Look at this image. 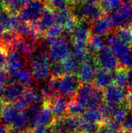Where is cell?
I'll list each match as a JSON object with an SVG mask.
<instances>
[{
	"instance_id": "cell-37",
	"label": "cell",
	"mask_w": 132,
	"mask_h": 133,
	"mask_svg": "<svg viewBox=\"0 0 132 133\" xmlns=\"http://www.w3.org/2000/svg\"><path fill=\"white\" fill-rule=\"evenodd\" d=\"M126 104H128V108H130V110L132 111V92H131V91H129V93L128 94Z\"/></svg>"
},
{
	"instance_id": "cell-46",
	"label": "cell",
	"mask_w": 132,
	"mask_h": 133,
	"mask_svg": "<svg viewBox=\"0 0 132 133\" xmlns=\"http://www.w3.org/2000/svg\"><path fill=\"white\" fill-rule=\"evenodd\" d=\"M131 49H132V45H131Z\"/></svg>"
},
{
	"instance_id": "cell-22",
	"label": "cell",
	"mask_w": 132,
	"mask_h": 133,
	"mask_svg": "<svg viewBox=\"0 0 132 133\" xmlns=\"http://www.w3.org/2000/svg\"><path fill=\"white\" fill-rule=\"evenodd\" d=\"M87 47H88L89 52L95 55L97 52H99L100 50L107 47L106 39L104 40L103 37L92 34L88 41Z\"/></svg>"
},
{
	"instance_id": "cell-17",
	"label": "cell",
	"mask_w": 132,
	"mask_h": 133,
	"mask_svg": "<svg viewBox=\"0 0 132 133\" xmlns=\"http://www.w3.org/2000/svg\"><path fill=\"white\" fill-rule=\"evenodd\" d=\"M114 83L113 72L99 68L97 69L93 85L97 89L103 90Z\"/></svg>"
},
{
	"instance_id": "cell-23",
	"label": "cell",
	"mask_w": 132,
	"mask_h": 133,
	"mask_svg": "<svg viewBox=\"0 0 132 133\" xmlns=\"http://www.w3.org/2000/svg\"><path fill=\"white\" fill-rule=\"evenodd\" d=\"M114 34L115 36L125 44L131 47L132 45V26H127L114 28Z\"/></svg>"
},
{
	"instance_id": "cell-30",
	"label": "cell",
	"mask_w": 132,
	"mask_h": 133,
	"mask_svg": "<svg viewBox=\"0 0 132 133\" xmlns=\"http://www.w3.org/2000/svg\"><path fill=\"white\" fill-rule=\"evenodd\" d=\"M64 32V27L61 25L55 24L51 27L44 34L46 37H61Z\"/></svg>"
},
{
	"instance_id": "cell-34",
	"label": "cell",
	"mask_w": 132,
	"mask_h": 133,
	"mask_svg": "<svg viewBox=\"0 0 132 133\" xmlns=\"http://www.w3.org/2000/svg\"><path fill=\"white\" fill-rule=\"evenodd\" d=\"M49 126L43 125H36L34 128L32 129L33 133H45L47 132Z\"/></svg>"
},
{
	"instance_id": "cell-8",
	"label": "cell",
	"mask_w": 132,
	"mask_h": 133,
	"mask_svg": "<svg viewBox=\"0 0 132 133\" xmlns=\"http://www.w3.org/2000/svg\"><path fill=\"white\" fill-rule=\"evenodd\" d=\"M128 93V89L113 83L103 90L105 103L112 106L125 104Z\"/></svg>"
},
{
	"instance_id": "cell-15",
	"label": "cell",
	"mask_w": 132,
	"mask_h": 133,
	"mask_svg": "<svg viewBox=\"0 0 132 133\" xmlns=\"http://www.w3.org/2000/svg\"><path fill=\"white\" fill-rule=\"evenodd\" d=\"M26 87L23 85L16 83L5 87V90L3 95V101L5 104L16 103L23 95Z\"/></svg>"
},
{
	"instance_id": "cell-3",
	"label": "cell",
	"mask_w": 132,
	"mask_h": 133,
	"mask_svg": "<svg viewBox=\"0 0 132 133\" xmlns=\"http://www.w3.org/2000/svg\"><path fill=\"white\" fill-rule=\"evenodd\" d=\"M51 59L48 54L38 51L30 58V68L33 79L44 82L51 78Z\"/></svg>"
},
{
	"instance_id": "cell-21",
	"label": "cell",
	"mask_w": 132,
	"mask_h": 133,
	"mask_svg": "<svg viewBox=\"0 0 132 133\" xmlns=\"http://www.w3.org/2000/svg\"><path fill=\"white\" fill-rule=\"evenodd\" d=\"M113 78H114V83L128 89V69L122 67L121 65L113 72Z\"/></svg>"
},
{
	"instance_id": "cell-7",
	"label": "cell",
	"mask_w": 132,
	"mask_h": 133,
	"mask_svg": "<svg viewBox=\"0 0 132 133\" xmlns=\"http://www.w3.org/2000/svg\"><path fill=\"white\" fill-rule=\"evenodd\" d=\"M95 56L99 68L114 72L121 66L118 58L108 46L95 54Z\"/></svg>"
},
{
	"instance_id": "cell-25",
	"label": "cell",
	"mask_w": 132,
	"mask_h": 133,
	"mask_svg": "<svg viewBox=\"0 0 132 133\" xmlns=\"http://www.w3.org/2000/svg\"><path fill=\"white\" fill-rule=\"evenodd\" d=\"M54 120L55 119L52 113L51 108L49 106L44 105V108L37 119L36 125H43L46 126H50L52 125Z\"/></svg>"
},
{
	"instance_id": "cell-45",
	"label": "cell",
	"mask_w": 132,
	"mask_h": 133,
	"mask_svg": "<svg viewBox=\"0 0 132 133\" xmlns=\"http://www.w3.org/2000/svg\"><path fill=\"white\" fill-rule=\"evenodd\" d=\"M117 133H128L127 132H125L124 130H123V129H121L120 131H118Z\"/></svg>"
},
{
	"instance_id": "cell-16",
	"label": "cell",
	"mask_w": 132,
	"mask_h": 133,
	"mask_svg": "<svg viewBox=\"0 0 132 133\" xmlns=\"http://www.w3.org/2000/svg\"><path fill=\"white\" fill-rule=\"evenodd\" d=\"M16 32L21 38L26 41H37L39 38L42 37L40 35V34L32 23H26L22 20L16 29Z\"/></svg>"
},
{
	"instance_id": "cell-43",
	"label": "cell",
	"mask_w": 132,
	"mask_h": 133,
	"mask_svg": "<svg viewBox=\"0 0 132 133\" xmlns=\"http://www.w3.org/2000/svg\"><path fill=\"white\" fill-rule=\"evenodd\" d=\"M45 133H55V132H54L51 129V128L49 126V127H48V129H47V132H46Z\"/></svg>"
},
{
	"instance_id": "cell-10",
	"label": "cell",
	"mask_w": 132,
	"mask_h": 133,
	"mask_svg": "<svg viewBox=\"0 0 132 133\" xmlns=\"http://www.w3.org/2000/svg\"><path fill=\"white\" fill-rule=\"evenodd\" d=\"M92 23L87 20L78 21L72 30L71 43L88 44V41L92 35Z\"/></svg>"
},
{
	"instance_id": "cell-40",
	"label": "cell",
	"mask_w": 132,
	"mask_h": 133,
	"mask_svg": "<svg viewBox=\"0 0 132 133\" xmlns=\"http://www.w3.org/2000/svg\"><path fill=\"white\" fill-rule=\"evenodd\" d=\"M4 9H5V7H4V5H3L2 2L1 0H0V13H1Z\"/></svg>"
},
{
	"instance_id": "cell-27",
	"label": "cell",
	"mask_w": 132,
	"mask_h": 133,
	"mask_svg": "<svg viewBox=\"0 0 132 133\" xmlns=\"http://www.w3.org/2000/svg\"><path fill=\"white\" fill-rule=\"evenodd\" d=\"M99 3L106 15L110 14L122 5L121 0H100Z\"/></svg>"
},
{
	"instance_id": "cell-13",
	"label": "cell",
	"mask_w": 132,
	"mask_h": 133,
	"mask_svg": "<svg viewBox=\"0 0 132 133\" xmlns=\"http://www.w3.org/2000/svg\"><path fill=\"white\" fill-rule=\"evenodd\" d=\"M114 27L111 22V19L109 16L103 15L102 17L96 20L92 23L91 26V33L92 34L107 37L110 33L113 32Z\"/></svg>"
},
{
	"instance_id": "cell-32",
	"label": "cell",
	"mask_w": 132,
	"mask_h": 133,
	"mask_svg": "<svg viewBox=\"0 0 132 133\" xmlns=\"http://www.w3.org/2000/svg\"><path fill=\"white\" fill-rule=\"evenodd\" d=\"M8 52L7 48L0 46V69H5Z\"/></svg>"
},
{
	"instance_id": "cell-36",
	"label": "cell",
	"mask_w": 132,
	"mask_h": 133,
	"mask_svg": "<svg viewBox=\"0 0 132 133\" xmlns=\"http://www.w3.org/2000/svg\"><path fill=\"white\" fill-rule=\"evenodd\" d=\"M0 133H10V129L0 122Z\"/></svg>"
},
{
	"instance_id": "cell-35",
	"label": "cell",
	"mask_w": 132,
	"mask_h": 133,
	"mask_svg": "<svg viewBox=\"0 0 132 133\" xmlns=\"http://www.w3.org/2000/svg\"><path fill=\"white\" fill-rule=\"evenodd\" d=\"M8 78V72L5 69H0V84L6 83Z\"/></svg>"
},
{
	"instance_id": "cell-4",
	"label": "cell",
	"mask_w": 132,
	"mask_h": 133,
	"mask_svg": "<svg viewBox=\"0 0 132 133\" xmlns=\"http://www.w3.org/2000/svg\"><path fill=\"white\" fill-rule=\"evenodd\" d=\"M98 69L95 55L89 52L80 64L77 74L82 83L93 84Z\"/></svg>"
},
{
	"instance_id": "cell-9",
	"label": "cell",
	"mask_w": 132,
	"mask_h": 133,
	"mask_svg": "<svg viewBox=\"0 0 132 133\" xmlns=\"http://www.w3.org/2000/svg\"><path fill=\"white\" fill-rule=\"evenodd\" d=\"M109 16L114 28L130 26L132 23V5L122 4Z\"/></svg>"
},
{
	"instance_id": "cell-12",
	"label": "cell",
	"mask_w": 132,
	"mask_h": 133,
	"mask_svg": "<svg viewBox=\"0 0 132 133\" xmlns=\"http://www.w3.org/2000/svg\"><path fill=\"white\" fill-rule=\"evenodd\" d=\"M34 27L37 29L38 33L40 36H44L45 33L54 25L56 24L55 23V17H54V10L50 7L47 6L40 19L35 22L32 23Z\"/></svg>"
},
{
	"instance_id": "cell-44",
	"label": "cell",
	"mask_w": 132,
	"mask_h": 133,
	"mask_svg": "<svg viewBox=\"0 0 132 133\" xmlns=\"http://www.w3.org/2000/svg\"><path fill=\"white\" fill-rule=\"evenodd\" d=\"M83 1H89V2H100V0H83Z\"/></svg>"
},
{
	"instance_id": "cell-20",
	"label": "cell",
	"mask_w": 132,
	"mask_h": 133,
	"mask_svg": "<svg viewBox=\"0 0 132 133\" xmlns=\"http://www.w3.org/2000/svg\"><path fill=\"white\" fill-rule=\"evenodd\" d=\"M19 111H19L14 104H5L0 116V122L10 128Z\"/></svg>"
},
{
	"instance_id": "cell-38",
	"label": "cell",
	"mask_w": 132,
	"mask_h": 133,
	"mask_svg": "<svg viewBox=\"0 0 132 133\" xmlns=\"http://www.w3.org/2000/svg\"><path fill=\"white\" fill-rule=\"evenodd\" d=\"M5 87H6V85H5V84H0V99H2V97H3Z\"/></svg>"
},
{
	"instance_id": "cell-24",
	"label": "cell",
	"mask_w": 132,
	"mask_h": 133,
	"mask_svg": "<svg viewBox=\"0 0 132 133\" xmlns=\"http://www.w3.org/2000/svg\"><path fill=\"white\" fill-rule=\"evenodd\" d=\"M15 79L16 83H19L22 85H23L26 88L32 87L33 77L32 76V73L30 70H28L26 69H22L14 73Z\"/></svg>"
},
{
	"instance_id": "cell-11",
	"label": "cell",
	"mask_w": 132,
	"mask_h": 133,
	"mask_svg": "<svg viewBox=\"0 0 132 133\" xmlns=\"http://www.w3.org/2000/svg\"><path fill=\"white\" fill-rule=\"evenodd\" d=\"M70 101L64 97L56 95L46 101H44V105L49 106L51 108L54 119H61L68 115V105Z\"/></svg>"
},
{
	"instance_id": "cell-41",
	"label": "cell",
	"mask_w": 132,
	"mask_h": 133,
	"mask_svg": "<svg viewBox=\"0 0 132 133\" xmlns=\"http://www.w3.org/2000/svg\"><path fill=\"white\" fill-rule=\"evenodd\" d=\"M19 133H33V132H32V129H26V130L20 132Z\"/></svg>"
},
{
	"instance_id": "cell-28",
	"label": "cell",
	"mask_w": 132,
	"mask_h": 133,
	"mask_svg": "<svg viewBox=\"0 0 132 133\" xmlns=\"http://www.w3.org/2000/svg\"><path fill=\"white\" fill-rule=\"evenodd\" d=\"M85 111L86 108L74 99L68 102V115L74 116V117H81L85 112Z\"/></svg>"
},
{
	"instance_id": "cell-39",
	"label": "cell",
	"mask_w": 132,
	"mask_h": 133,
	"mask_svg": "<svg viewBox=\"0 0 132 133\" xmlns=\"http://www.w3.org/2000/svg\"><path fill=\"white\" fill-rule=\"evenodd\" d=\"M5 31V29H4V27H3L2 24L1 22H0V37L2 35V34H3Z\"/></svg>"
},
{
	"instance_id": "cell-6",
	"label": "cell",
	"mask_w": 132,
	"mask_h": 133,
	"mask_svg": "<svg viewBox=\"0 0 132 133\" xmlns=\"http://www.w3.org/2000/svg\"><path fill=\"white\" fill-rule=\"evenodd\" d=\"M63 37H58L49 48L48 56L51 62H63L72 54V44Z\"/></svg>"
},
{
	"instance_id": "cell-31",
	"label": "cell",
	"mask_w": 132,
	"mask_h": 133,
	"mask_svg": "<svg viewBox=\"0 0 132 133\" xmlns=\"http://www.w3.org/2000/svg\"><path fill=\"white\" fill-rule=\"evenodd\" d=\"M48 6L51 7L53 9L68 8L71 6V2L69 0H47Z\"/></svg>"
},
{
	"instance_id": "cell-26",
	"label": "cell",
	"mask_w": 132,
	"mask_h": 133,
	"mask_svg": "<svg viewBox=\"0 0 132 133\" xmlns=\"http://www.w3.org/2000/svg\"><path fill=\"white\" fill-rule=\"evenodd\" d=\"M65 74H78L81 62L75 58L72 54L62 62Z\"/></svg>"
},
{
	"instance_id": "cell-2",
	"label": "cell",
	"mask_w": 132,
	"mask_h": 133,
	"mask_svg": "<svg viewBox=\"0 0 132 133\" xmlns=\"http://www.w3.org/2000/svg\"><path fill=\"white\" fill-rule=\"evenodd\" d=\"M70 9L77 21L87 20L93 23L103 15H106L100 3L94 2L82 1L79 3L71 4Z\"/></svg>"
},
{
	"instance_id": "cell-42",
	"label": "cell",
	"mask_w": 132,
	"mask_h": 133,
	"mask_svg": "<svg viewBox=\"0 0 132 133\" xmlns=\"http://www.w3.org/2000/svg\"><path fill=\"white\" fill-rule=\"evenodd\" d=\"M32 1H33V0H22V2H23V3L24 5H27L28 3H30V2H32Z\"/></svg>"
},
{
	"instance_id": "cell-33",
	"label": "cell",
	"mask_w": 132,
	"mask_h": 133,
	"mask_svg": "<svg viewBox=\"0 0 132 133\" xmlns=\"http://www.w3.org/2000/svg\"><path fill=\"white\" fill-rule=\"evenodd\" d=\"M122 129L127 132L132 131V111H131L122 122Z\"/></svg>"
},
{
	"instance_id": "cell-5",
	"label": "cell",
	"mask_w": 132,
	"mask_h": 133,
	"mask_svg": "<svg viewBox=\"0 0 132 133\" xmlns=\"http://www.w3.org/2000/svg\"><path fill=\"white\" fill-rule=\"evenodd\" d=\"M47 0H33L26 5L19 12V17L26 23H35L41 16L44 9L47 6Z\"/></svg>"
},
{
	"instance_id": "cell-14",
	"label": "cell",
	"mask_w": 132,
	"mask_h": 133,
	"mask_svg": "<svg viewBox=\"0 0 132 133\" xmlns=\"http://www.w3.org/2000/svg\"><path fill=\"white\" fill-rule=\"evenodd\" d=\"M25 57L16 51L12 50L8 52L5 70L8 73H16L24 68Z\"/></svg>"
},
{
	"instance_id": "cell-1",
	"label": "cell",
	"mask_w": 132,
	"mask_h": 133,
	"mask_svg": "<svg viewBox=\"0 0 132 133\" xmlns=\"http://www.w3.org/2000/svg\"><path fill=\"white\" fill-rule=\"evenodd\" d=\"M49 84L56 95L64 97L69 101L75 98L82 84L76 74H65L61 77H51Z\"/></svg>"
},
{
	"instance_id": "cell-29",
	"label": "cell",
	"mask_w": 132,
	"mask_h": 133,
	"mask_svg": "<svg viewBox=\"0 0 132 133\" xmlns=\"http://www.w3.org/2000/svg\"><path fill=\"white\" fill-rule=\"evenodd\" d=\"M51 77H61L65 75V69L62 62H52L51 64Z\"/></svg>"
},
{
	"instance_id": "cell-19",
	"label": "cell",
	"mask_w": 132,
	"mask_h": 133,
	"mask_svg": "<svg viewBox=\"0 0 132 133\" xmlns=\"http://www.w3.org/2000/svg\"><path fill=\"white\" fill-rule=\"evenodd\" d=\"M81 118L86 122L98 125H101L105 122L100 108H90L86 109L85 112L81 116Z\"/></svg>"
},
{
	"instance_id": "cell-18",
	"label": "cell",
	"mask_w": 132,
	"mask_h": 133,
	"mask_svg": "<svg viewBox=\"0 0 132 133\" xmlns=\"http://www.w3.org/2000/svg\"><path fill=\"white\" fill-rule=\"evenodd\" d=\"M95 90L96 87L93 84L82 83L80 88L79 89L74 100L76 101L78 103H79L86 109Z\"/></svg>"
}]
</instances>
